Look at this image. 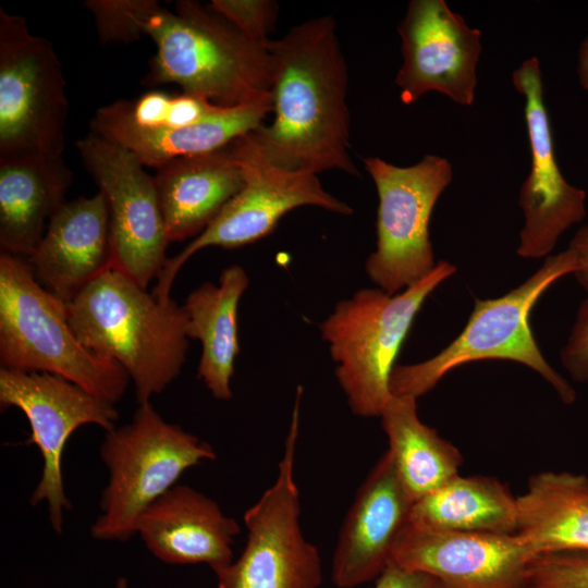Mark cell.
<instances>
[{
    "mask_svg": "<svg viewBox=\"0 0 588 588\" xmlns=\"http://www.w3.org/2000/svg\"><path fill=\"white\" fill-rule=\"evenodd\" d=\"M409 524L437 530L515 535L517 498L494 477L457 475L413 503Z\"/></svg>",
    "mask_w": 588,
    "mask_h": 588,
    "instance_id": "cell-25",
    "label": "cell"
},
{
    "mask_svg": "<svg viewBox=\"0 0 588 588\" xmlns=\"http://www.w3.org/2000/svg\"><path fill=\"white\" fill-rule=\"evenodd\" d=\"M241 528L218 503L186 485H175L138 517L136 534L148 551L168 564L210 566L216 573L233 558Z\"/></svg>",
    "mask_w": 588,
    "mask_h": 588,
    "instance_id": "cell-19",
    "label": "cell"
},
{
    "mask_svg": "<svg viewBox=\"0 0 588 588\" xmlns=\"http://www.w3.org/2000/svg\"><path fill=\"white\" fill-rule=\"evenodd\" d=\"M537 556L516 534L437 530L409 524L394 547L391 562L429 574L444 588H522Z\"/></svg>",
    "mask_w": 588,
    "mask_h": 588,
    "instance_id": "cell-16",
    "label": "cell"
},
{
    "mask_svg": "<svg viewBox=\"0 0 588 588\" xmlns=\"http://www.w3.org/2000/svg\"><path fill=\"white\" fill-rule=\"evenodd\" d=\"M143 34L157 48L143 79L147 86L176 84L183 93L222 107L270 96L267 48L249 40L208 5L180 0L169 11L154 0Z\"/></svg>",
    "mask_w": 588,
    "mask_h": 588,
    "instance_id": "cell-3",
    "label": "cell"
},
{
    "mask_svg": "<svg viewBox=\"0 0 588 588\" xmlns=\"http://www.w3.org/2000/svg\"><path fill=\"white\" fill-rule=\"evenodd\" d=\"M578 77L581 87L588 91V37L583 41L578 53Z\"/></svg>",
    "mask_w": 588,
    "mask_h": 588,
    "instance_id": "cell-34",
    "label": "cell"
},
{
    "mask_svg": "<svg viewBox=\"0 0 588 588\" xmlns=\"http://www.w3.org/2000/svg\"><path fill=\"white\" fill-rule=\"evenodd\" d=\"M512 81L525 99L531 151L530 172L519 194L526 222L517 253L536 258L552 250L561 234L585 218L586 193L571 185L558 166L539 60L536 57L526 59L513 72Z\"/></svg>",
    "mask_w": 588,
    "mask_h": 588,
    "instance_id": "cell-15",
    "label": "cell"
},
{
    "mask_svg": "<svg viewBox=\"0 0 588 588\" xmlns=\"http://www.w3.org/2000/svg\"><path fill=\"white\" fill-rule=\"evenodd\" d=\"M576 269V256L567 248L548 257L535 274L507 294L477 299L464 330L449 346L425 362L395 365L389 381L391 394L417 399L457 366L481 359H509L532 368L553 387L563 403H574L575 390L542 356L529 316L543 292Z\"/></svg>",
    "mask_w": 588,
    "mask_h": 588,
    "instance_id": "cell-7",
    "label": "cell"
},
{
    "mask_svg": "<svg viewBox=\"0 0 588 588\" xmlns=\"http://www.w3.org/2000/svg\"><path fill=\"white\" fill-rule=\"evenodd\" d=\"M76 148L107 200L112 269L147 289L162 271L170 243L154 176L128 150L93 133Z\"/></svg>",
    "mask_w": 588,
    "mask_h": 588,
    "instance_id": "cell-13",
    "label": "cell"
},
{
    "mask_svg": "<svg viewBox=\"0 0 588 588\" xmlns=\"http://www.w3.org/2000/svg\"><path fill=\"white\" fill-rule=\"evenodd\" d=\"M522 588H588V553L537 556L529 564Z\"/></svg>",
    "mask_w": 588,
    "mask_h": 588,
    "instance_id": "cell-28",
    "label": "cell"
},
{
    "mask_svg": "<svg viewBox=\"0 0 588 588\" xmlns=\"http://www.w3.org/2000/svg\"><path fill=\"white\" fill-rule=\"evenodd\" d=\"M302 389L274 482L244 514L247 538L242 554L216 572L218 588H319L322 563L301 528L294 476Z\"/></svg>",
    "mask_w": 588,
    "mask_h": 588,
    "instance_id": "cell-10",
    "label": "cell"
},
{
    "mask_svg": "<svg viewBox=\"0 0 588 588\" xmlns=\"http://www.w3.org/2000/svg\"><path fill=\"white\" fill-rule=\"evenodd\" d=\"M114 588H130V584L126 577H119L115 581Z\"/></svg>",
    "mask_w": 588,
    "mask_h": 588,
    "instance_id": "cell-35",
    "label": "cell"
},
{
    "mask_svg": "<svg viewBox=\"0 0 588 588\" xmlns=\"http://www.w3.org/2000/svg\"><path fill=\"white\" fill-rule=\"evenodd\" d=\"M73 173L61 157L0 158V249L29 258L64 198Z\"/></svg>",
    "mask_w": 588,
    "mask_h": 588,
    "instance_id": "cell-22",
    "label": "cell"
},
{
    "mask_svg": "<svg viewBox=\"0 0 588 588\" xmlns=\"http://www.w3.org/2000/svg\"><path fill=\"white\" fill-rule=\"evenodd\" d=\"M99 454L109 478L90 535L121 542L136 534L140 514L184 471L217 457L208 442L166 421L150 402L138 404L128 424L106 432Z\"/></svg>",
    "mask_w": 588,
    "mask_h": 588,
    "instance_id": "cell-6",
    "label": "cell"
},
{
    "mask_svg": "<svg viewBox=\"0 0 588 588\" xmlns=\"http://www.w3.org/2000/svg\"><path fill=\"white\" fill-rule=\"evenodd\" d=\"M414 501L387 451L375 464L346 514L332 558V581L354 588L377 579L409 525Z\"/></svg>",
    "mask_w": 588,
    "mask_h": 588,
    "instance_id": "cell-17",
    "label": "cell"
},
{
    "mask_svg": "<svg viewBox=\"0 0 588 588\" xmlns=\"http://www.w3.org/2000/svg\"><path fill=\"white\" fill-rule=\"evenodd\" d=\"M66 82L53 45L0 7V158L61 157Z\"/></svg>",
    "mask_w": 588,
    "mask_h": 588,
    "instance_id": "cell-8",
    "label": "cell"
},
{
    "mask_svg": "<svg viewBox=\"0 0 588 588\" xmlns=\"http://www.w3.org/2000/svg\"><path fill=\"white\" fill-rule=\"evenodd\" d=\"M272 110L269 97L222 107L199 123L183 128L151 130L136 125L128 100L100 107L90 120V133L112 142L135 156L144 167L156 170L171 160L212 152L265 123Z\"/></svg>",
    "mask_w": 588,
    "mask_h": 588,
    "instance_id": "cell-20",
    "label": "cell"
},
{
    "mask_svg": "<svg viewBox=\"0 0 588 588\" xmlns=\"http://www.w3.org/2000/svg\"><path fill=\"white\" fill-rule=\"evenodd\" d=\"M2 368L60 376L115 404L130 382L114 360L86 348L74 334L66 303L35 278L26 258L0 255Z\"/></svg>",
    "mask_w": 588,
    "mask_h": 588,
    "instance_id": "cell-4",
    "label": "cell"
},
{
    "mask_svg": "<svg viewBox=\"0 0 588 588\" xmlns=\"http://www.w3.org/2000/svg\"><path fill=\"white\" fill-rule=\"evenodd\" d=\"M27 260L37 281L64 303L111 270L110 222L103 193L65 201Z\"/></svg>",
    "mask_w": 588,
    "mask_h": 588,
    "instance_id": "cell-18",
    "label": "cell"
},
{
    "mask_svg": "<svg viewBox=\"0 0 588 588\" xmlns=\"http://www.w3.org/2000/svg\"><path fill=\"white\" fill-rule=\"evenodd\" d=\"M228 148L243 171L244 185L201 234L168 258L151 292L160 301L172 298L171 287L176 274L203 248L232 249L254 243L270 234L284 215L302 206H316L343 216L353 213L346 203L323 188L317 174L268 163L246 134Z\"/></svg>",
    "mask_w": 588,
    "mask_h": 588,
    "instance_id": "cell-11",
    "label": "cell"
},
{
    "mask_svg": "<svg viewBox=\"0 0 588 588\" xmlns=\"http://www.w3.org/2000/svg\"><path fill=\"white\" fill-rule=\"evenodd\" d=\"M152 0H87L101 44H130L143 35V21Z\"/></svg>",
    "mask_w": 588,
    "mask_h": 588,
    "instance_id": "cell-27",
    "label": "cell"
},
{
    "mask_svg": "<svg viewBox=\"0 0 588 588\" xmlns=\"http://www.w3.org/2000/svg\"><path fill=\"white\" fill-rule=\"evenodd\" d=\"M403 64L395 84L403 103L437 91L458 105L475 99L481 32L467 25L444 0H412L399 25Z\"/></svg>",
    "mask_w": 588,
    "mask_h": 588,
    "instance_id": "cell-14",
    "label": "cell"
},
{
    "mask_svg": "<svg viewBox=\"0 0 588 588\" xmlns=\"http://www.w3.org/2000/svg\"><path fill=\"white\" fill-rule=\"evenodd\" d=\"M208 7L253 42L266 47L277 21L278 4L271 0H212Z\"/></svg>",
    "mask_w": 588,
    "mask_h": 588,
    "instance_id": "cell-29",
    "label": "cell"
},
{
    "mask_svg": "<svg viewBox=\"0 0 588 588\" xmlns=\"http://www.w3.org/2000/svg\"><path fill=\"white\" fill-rule=\"evenodd\" d=\"M66 308L77 340L126 371L137 404L150 402L181 373L189 339L184 308L173 298L160 301L111 269L66 303Z\"/></svg>",
    "mask_w": 588,
    "mask_h": 588,
    "instance_id": "cell-2",
    "label": "cell"
},
{
    "mask_svg": "<svg viewBox=\"0 0 588 588\" xmlns=\"http://www.w3.org/2000/svg\"><path fill=\"white\" fill-rule=\"evenodd\" d=\"M372 588H444L436 577L390 562Z\"/></svg>",
    "mask_w": 588,
    "mask_h": 588,
    "instance_id": "cell-32",
    "label": "cell"
},
{
    "mask_svg": "<svg viewBox=\"0 0 588 588\" xmlns=\"http://www.w3.org/2000/svg\"><path fill=\"white\" fill-rule=\"evenodd\" d=\"M16 407L26 416L30 434L24 444L36 445L42 457V471L29 503L45 502L50 524L63 530V513L72 510L64 491L62 454L69 438L84 425L109 431L119 413L113 403L56 375L0 369V408Z\"/></svg>",
    "mask_w": 588,
    "mask_h": 588,
    "instance_id": "cell-12",
    "label": "cell"
},
{
    "mask_svg": "<svg viewBox=\"0 0 588 588\" xmlns=\"http://www.w3.org/2000/svg\"><path fill=\"white\" fill-rule=\"evenodd\" d=\"M380 418L388 451L414 502L458 475L462 454L419 419L416 397L392 395Z\"/></svg>",
    "mask_w": 588,
    "mask_h": 588,
    "instance_id": "cell-26",
    "label": "cell"
},
{
    "mask_svg": "<svg viewBox=\"0 0 588 588\" xmlns=\"http://www.w3.org/2000/svg\"><path fill=\"white\" fill-rule=\"evenodd\" d=\"M456 271L448 261L404 291L362 289L339 302L319 324L334 373L352 413L380 417L392 397L390 376L413 320L426 298Z\"/></svg>",
    "mask_w": 588,
    "mask_h": 588,
    "instance_id": "cell-5",
    "label": "cell"
},
{
    "mask_svg": "<svg viewBox=\"0 0 588 588\" xmlns=\"http://www.w3.org/2000/svg\"><path fill=\"white\" fill-rule=\"evenodd\" d=\"M220 108L222 106L198 95L182 93L170 96L158 90L150 105V123L147 128H183L201 122Z\"/></svg>",
    "mask_w": 588,
    "mask_h": 588,
    "instance_id": "cell-30",
    "label": "cell"
},
{
    "mask_svg": "<svg viewBox=\"0 0 588 588\" xmlns=\"http://www.w3.org/2000/svg\"><path fill=\"white\" fill-rule=\"evenodd\" d=\"M516 535L538 555L588 553V477L571 471H542L529 478L517 498Z\"/></svg>",
    "mask_w": 588,
    "mask_h": 588,
    "instance_id": "cell-24",
    "label": "cell"
},
{
    "mask_svg": "<svg viewBox=\"0 0 588 588\" xmlns=\"http://www.w3.org/2000/svg\"><path fill=\"white\" fill-rule=\"evenodd\" d=\"M561 362L576 382H588V296L583 301L571 334L561 350Z\"/></svg>",
    "mask_w": 588,
    "mask_h": 588,
    "instance_id": "cell-31",
    "label": "cell"
},
{
    "mask_svg": "<svg viewBox=\"0 0 588 588\" xmlns=\"http://www.w3.org/2000/svg\"><path fill=\"white\" fill-rule=\"evenodd\" d=\"M248 285L245 269L232 265L222 271L218 284L203 283L182 305L187 318V336L201 344L197 377L220 401L233 396L231 380L240 353L237 308Z\"/></svg>",
    "mask_w": 588,
    "mask_h": 588,
    "instance_id": "cell-23",
    "label": "cell"
},
{
    "mask_svg": "<svg viewBox=\"0 0 588 588\" xmlns=\"http://www.w3.org/2000/svg\"><path fill=\"white\" fill-rule=\"evenodd\" d=\"M364 163L379 197L377 248L366 261V272L379 289L394 295L436 267L429 221L452 181V166L436 155H427L411 167H397L378 157Z\"/></svg>",
    "mask_w": 588,
    "mask_h": 588,
    "instance_id": "cell-9",
    "label": "cell"
},
{
    "mask_svg": "<svg viewBox=\"0 0 588 588\" xmlns=\"http://www.w3.org/2000/svg\"><path fill=\"white\" fill-rule=\"evenodd\" d=\"M568 248L574 252L577 259V269L574 274L579 283L588 290V225L577 231Z\"/></svg>",
    "mask_w": 588,
    "mask_h": 588,
    "instance_id": "cell-33",
    "label": "cell"
},
{
    "mask_svg": "<svg viewBox=\"0 0 588 588\" xmlns=\"http://www.w3.org/2000/svg\"><path fill=\"white\" fill-rule=\"evenodd\" d=\"M273 119L246 134L270 164L358 175L350 156L348 74L331 16L306 21L266 46Z\"/></svg>",
    "mask_w": 588,
    "mask_h": 588,
    "instance_id": "cell-1",
    "label": "cell"
},
{
    "mask_svg": "<svg viewBox=\"0 0 588 588\" xmlns=\"http://www.w3.org/2000/svg\"><path fill=\"white\" fill-rule=\"evenodd\" d=\"M154 179L170 243L201 234L244 185L228 146L171 160Z\"/></svg>",
    "mask_w": 588,
    "mask_h": 588,
    "instance_id": "cell-21",
    "label": "cell"
}]
</instances>
